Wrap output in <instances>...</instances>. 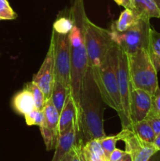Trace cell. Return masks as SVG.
Returning a JSON list of instances; mask_svg holds the SVG:
<instances>
[{
    "instance_id": "obj_20",
    "label": "cell",
    "mask_w": 160,
    "mask_h": 161,
    "mask_svg": "<svg viewBox=\"0 0 160 161\" xmlns=\"http://www.w3.org/2000/svg\"><path fill=\"white\" fill-rule=\"evenodd\" d=\"M149 55L156 70L160 71V32L151 28L147 48Z\"/></svg>"
},
{
    "instance_id": "obj_18",
    "label": "cell",
    "mask_w": 160,
    "mask_h": 161,
    "mask_svg": "<svg viewBox=\"0 0 160 161\" xmlns=\"http://www.w3.org/2000/svg\"><path fill=\"white\" fill-rule=\"evenodd\" d=\"M139 20L131 9H125L121 13L118 20L112 23L111 30L117 32H124L136 25Z\"/></svg>"
},
{
    "instance_id": "obj_36",
    "label": "cell",
    "mask_w": 160,
    "mask_h": 161,
    "mask_svg": "<svg viewBox=\"0 0 160 161\" xmlns=\"http://www.w3.org/2000/svg\"><path fill=\"white\" fill-rule=\"evenodd\" d=\"M154 1L157 3V5H158V7H159V9H160V0H154Z\"/></svg>"
},
{
    "instance_id": "obj_12",
    "label": "cell",
    "mask_w": 160,
    "mask_h": 161,
    "mask_svg": "<svg viewBox=\"0 0 160 161\" xmlns=\"http://www.w3.org/2000/svg\"><path fill=\"white\" fill-rule=\"evenodd\" d=\"M77 136L78 129L74 124L66 130L60 133L52 161H61L76 144Z\"/></svg>"
},
{
    "instance_id": "obj_11",
    "label": "cell",
    "mask_w": 160,
    "mask_h": 161,
    "mask_svg": "<svg viewBox=\"0 0 160 161\" xmlns=\"http://www.w3.org/2000/svg\"><path fill=\"white\" fill-rule=\"evenodd\" d=\"M152 95L144 90L132 87L130 98L131 123L145 119L152 109Z\"/></svg>"
},
{
    "instance_id": "obj_24",
    "label": "cell",
    "mask_w": 160,
    "mask_h": 161,
    "mask_svg": "<svg viewBox=\"0 0 160 161\" xmlns=\"http://www.w3.org/2000/svg\"><path fill=\"white\" fill-rule=\"evenodd\" d=\"M98 140L108 160L111 153L116 148V143L118 141H119L118 134L115 135H111V136H104Z\"/></svg>"
},
{
    "instance_id": "obj_23",
    "label": "cell",
    "mask_w": 160,
    "mask_h": 161,
    "mask_svg": "<svg viewBox=\"0 0 160 161\" xmlns=\"http://www.w3.org/2000/svg\"><path fill=\"white\" fill-rule=\"evenodd\" d=\"M73 28V21L71 17H60L54 21L53 30L56 33L63 35L69 34Z\"/></svg>"
},
{
    "instance_id": "obj_17",
    "label": "cell",
    "mask_w": 160,
    "mask_h": 161,
    "mask_svg": "<svg viewBox=\"0 0 160 161\" xmlns=\"http://www.w3.org/2000/svg\"><path fill=\"white\" fill-rule=\"evenodd\" d=\"M42 110H43L45 119H44V122L42 123L41 126H44V127H47L49 130L59 135L58 125H59L60 113L55 107V105H53L51 98L45 101Z\"/></svg>"
},
{
    "instance_id": "obj_27",
    "label": "cell",
    "mask_w": 160,
    "mask_h": 161,
    "mask_svg": "<svg viewBox=\"0 0 160 161\" xmlns=\"http://www.w3.org/2000/svg\"><path fill=\"white\" fill-rule=\"evenodd\" d=\"M151 113L160 118V88L158 86L152 95V105Z\"/></svg>"
},
{
    "instance_id": "obj_16",
    "label": "cell",
    "mask_w": 160,
    "mask_h": 161,
    "mask_svg": "<svg viewBox=\"0 0 160 161\" xmlns=\"http://www.w3.org/2000/svg\"><path fill=\"white\" fill-rule=\"evenodd\" d=\"M78 147L81 156L87 160L108 161L98 139L91 140L83 146H78Z\"/></svg>"
},
{
    "instance_id": "obj_3",
    "label": "cell",
    "mask_w": 160,
    "mask_h": 161,
    "mask_svg": "<svg viewBox=\"0 0 160 161\" xmlns=\"http://www.w3.org/2000/svg\"><path fill=\"white\" fill-rule=\"evenodd\" d=\"M118 53L119 47L113 44L98 70L93 74L104 102L117 112L122 119L119 84H118Z\"/></svg>"
},
{
    "instance_id": "obj_28",
    "label": "cell",
    "mask_w": 160,
    "mask_h": 161,
    "mask_svg": "<svg viewBox=\"0 0 160 161\" xmlns=\"http://www.w3.org/2000/svg\"><path fill=\"white\" fill-rule=\"evenodd\" d=\"M146 119L152 127L154 133L155 134V136L160 134V118L155 115L152 114V113H149L146 117Z\"/></svg>"
},
{
    "instance_id": "obj_4",
    "label": "cell",
    "mask_w": 160,
    "mask_h": 161,
    "mask_svg": "<svg viewBox=\"0 0 160 161\" xmlns=\"http://www.w3.org/2000/svg\"><path fill=\"white\" fill-rule=\"evenodd\" d=\"M127 55L132 86L144 90L153 95L158 87V71L151 59L147 50L141 49Z\"/></svg>"
},
{
    "instance_id": "obj_10",
    "label": "cell",
    "mask_w": 160,
    "mask_h": 161,
    "mask_svg": "<svg viewBox=\"0 0 160 161\" xmlns=\"http://www.w3.org/2000/svg\"><path fill=\"white\" fill-rule=\"evenodd\" d=\"M32 81L42 90L45 95V101L51 97L53 85L55 83L54 42L53 38L50 39V47L46 56L39 72L33 75Z\"/></svg>"
},
{
    "instance_id": "obj_34",
    "label": "cell",
    "mask_w": 160,
    "mask_h": 161,
    "mask_svg": "<svg viewBox=\"0 0 160 161\" xmlns=\"http://www.w3.org/2000/svg\"><path fill=\"white\" fill-rule=\"evenodd\" d=\"M72 155H73V150H72H72H71L70 152H69L68 153H67V155H66L62 160H61V161H72Z\"/></svg>"
},
{
    "instance_id": "obj_15",
    "label": "cell",
    "mask_w": 160,
    "mask_h": 161,
    "mask_svg": "<svg viewBox=\"0 0 160 161\" xmlns=\"http://www.w3.org/2000/svg\"><path fill=\"white\" fill-rule=\"evenodd\" d=\"M12 106L16 113L23 116L32 111L35 106L31 91L25 87L18 91L13 97Z\"/></svg>"
},
{
    "instance_id": "obj_9",
    "label": "cell",
    "mask_w": 160,
    "mask_h": 161,
    "mask_svg": "<svg viewBox=\"0 0 160 161\" xmlns=\"http://www.w3.org/2000/svg\"><path fill=\"white\" fill-rule=\"evenodd\" d=\"M118 136L119 141L125 143V151L131 157L133 161H147L158 150L154 143L141 139L128 127L122 128Z\"/></svg>"
},
{
    "instance_id": "obj_13",
    "label": "cell",
    "mask_w": 160,
    "mask_h": 161,
    "mask_svg": "<svg viewBox=\"0 0 160 161\" xmlns=\"http://www.w3.org/2000/svg\"><path fill=\"white\" fill-rule=\"evenodd\" d=\"M128 9L140 20L150 21L151 18H160V9L154 0H131Z\"/></svg>"
},
{
    "instance_id": "obj_39",
    "label": "cell",
    "mask_w": 160,
    "mask_h": 161,
    "mask_svg": "<svg viewBox=\"0 0 160 161\" xmlns=\"http://www.w3.org/2000/svg\"></svg>"
},
{
    "instance_id": "obj_38",
    "label": "cell",
    "mask_w": 160,
    "mask_h": 161,
    "mask_svg": "<svg viewBox=\"0 0 160 161\" xmlns=\"http://www.w3.org/2000/svg\"><path fill=\"white\" fill-rule=\"evenodd\" d=\"M0 55H1V53H0Z\"/></svg>"
},
{
    "instance_id": "obj_33",
    "label": "cell",
    "mask_w": 160,
    "mask_h": 161,
    "mask_svg": "<svg viewBox=\"0 0 160 161\" xmlns=\"http://www.w3.org/2000/svg\"><path fill=\"white\" fill-rule=\"evenodd\" d=\"M154 145L157 147L158 150H160V134L155 136V141H154Z\"/></svg>"
},
{
    "instance_id": "obj_35",
    "label": "cell",
    "mask_w": 160,
    "mask_h": 161,
    "mask_svg": "<svg viewBox=\"0 0 160 161\" xmlns=\"http://www.w3.org/2000/svg\"><path fill=\"white\" fill-rule=\"evenodd\" d=\"M119 161H133V160H132L131 157H130L128 153H126L122 159H120Z\"/></svg>"
},
{
    "instance_id": "obj_1",
    "label": "cell",
    "mask_w": 160,
    "mask_h": 161,
    "mask_svg": "<svg viewBox=\"0 0 160 161\" xmlns=\"http://www.w3.org/2000/svg\"><path fill=\"white\" fill-rule=\"evenodd\" d=\"M69 16L73 21V28L69 33L71 57L70 88L77 111L80 106V98L83 82L88 70L85 32L88 17L83 0H74L69 11Z\"/></svg>"
},
{
    "instance_id": "obj_37",
    "label": "cell",
    "mask_w": 160,
    "mask_h": 161,
    "mask_svg": "<svg viewBox=\"0 0 160 161\" xmlns=\"http://www.w3.org/2000/svg\"><path fill=\"white\" fill-rule=\"evenodd\" d=\"M79 153H80V152H79ZM80 157H81V159H82V160H83V161H89V160H86V159L83 158V157H82V156H81V154H80Z\"/></svg>"
},
{
    "instance_id": "obj_26",
    "label": "cell",
    "mask_w": 160,
    "mask_h": 161,
    "mask_svg": "<svg viewBox=\"0 0 160 161\" xmlns=\"http://www.w3.org/2000/svg\"><path fill=\"white\" fill-rule=\"evenodd\" d=\"M17 14L9 5L8 0H0V20H15Z\"/></svg>"
},
{
    "instance_id": "obj_22",
    "label": "cell",
    "mask_w": 160,
    "mask_h": 161,
    "mask_svg": "<svg viewBox=\"0 0 160 161\" xmlns=\"http://www.w3.org/2000/svg\"><path fill=\"white\" fill-rule=\"evenodd\" d=\"M24 87L27 88V89H28V91H31V93L32 94L33 97H34L35 108L42 110V108H43L44 105H45V98L43 92H42V90L39 88V86H38L37 84H35V83L31 80V82L27 83Z\"/></svg>"
},
{
    "instance_id": "obj_25",
    "label": "cell",
    "mask_w": 160,
    "mask_h": 161,
    "mask_svg": "<svg viewBox=\"0 0 160 161\" xmlns=\"http://www.w3.org/2000/svg\"><path fill=\"white\" fill-rule=\"evenodd\" d=\"M25 122L28 126H39L40 127L44 122L45 116L43 110L34 108L32 111L24 115Z\"/></svg>"
},
{
    "instance_id": "obj_21",
    "label": "cell",
    "mask_w": 160,
    "mask_h": 161,
    "mask_svg": "<svg viewBox=\"0 0 160 161\" xmlns=\"http://www.w3.org/2000/svg\"><path fill=\"white\" fill-rule=\"evenodd\" d=\"M70 93V87H67L61 82L55 81L50 98L52 99L53 105H55L59 113H61V110H62L63 107L64 105V103H65L67 95Z\"/></svg>"
},
{
    "instance_id": "obj_7",
    "label": "cell",
    "mask_w": 160,
    "mask_h": 161,
    "mask_svg": "<svg viewBox=\"0 0 160 161\" xmlns=\"http://www.w3.org/2000/svg\"><path fill=\"white\" fill-rule=\"evenodd\" d=\"M51 38H53L54 42L55 81L61 82L67 87H70L71 57L69 34H59L53 30Z\"/></svg>"
},
{
    "instance_id": "obj_29",
    "label": "cell",
    "mask_w": 160,
    "mask_h": 161,
    "mask_svg": "<svg viewBox=\"0 0 160 161\" xmlns=\"http://www.w3.org/2000/svg\"><path fill=\"white\" fill-rule=\"evenodd\" d=\"M127 153L125 151L121 150V149L115 148V150L110 155L108 161H119L120 159H122Z\"/></svg>"
},
{
    "instance_id": "obj_14",
    "label": "cell",
    "mask_w": 160,
    "mask_h": 161,
    "mask_svg": "<svg viewBox=\"0 0 160 161\" xmlns=\"http://www.w3.org/2000/svg\"><path fill=\"white\" fill-rule=\"evenodd\" d=\"M73 124L75 125V127L78 129V111H77L76 105H75L73 97L70 93L67 95L64 107L60 113L59 125H58L59 134L68 129Z\"/></svg>"
},
{
    "instance_id": "obj_6",
    "label": "cell",
    "mask_w": 160,
    "mask_h": 161,
    "mask_svg": "<svg viewBox=\"0 0 160 161\" xmlns=\"http://www.w3.org/2000/svg\"><path fill=\"white\" fill-rule=\"evenodd\" d=\"M150 29V21L139 20L136 25L124 32L112 30L110 31L113 42L127 54H130L141 49L147 50Z\"/></svg>"
},
{
    "instance_id": "obj_2",
    "label": "cell",
    "mask_w": 160,
    "mask_h": 161,
    "mask_svg": "<svg viewBox=\"0 0 160 161\" xmlns=\"http://www.w3.org/2000/svg\"><path fill=\"white\" fill-rule=\"evenodd\" d=\"M103 103L92 72L88 69L81 92L76 145L82 146L91 140L106 136L104 130Z\"/></svg>"
},
{
    "instance_id": "obj_31",
    "label": "cell",
    "mask_w": 160,
    "mask_h": 161,
    "mask_svg": "<svg viewBox=\"0 0 160 161\" xmlns=\"http://www.w3.org/2000/svg\"><path fill=\"white\" fill-rule=\"evenodd\" d=\"M116 3H117L119 6H123L125 9H128L129 6H130V1L131 0H114Z\"/></svg>"
},
{
    "instance_id": "obj_8",
    "label": "cell",
    "mask_w": 160,
    "mask_h": 161,
    "mask_svg": "<svg viewBox=\"0 0 160 161\" xmlns=\"http://www.w3.org/2000/svg\"><path fill=\"white\" fill-rule=\"evenodd\" d=\"M118 84L120 95L121 106L122 110V119H121L122 127H126L131 124L130 116V98L132 90V83L129 72L128 55L119 48L118 53Z\"/></svg>"
},
{
    "instance_id": "obj_5",
    "label": "cell",
    "mask_w": 160,
    "mask_h": 161,
    "mask_svg": "<svg viewBox=\"0 0 160 161\" xmlns=\"http://www.w3.org/2000/svg\"><path fill=\"white\" fill-rule=\"evenodd\" d=\"M88 69L97 72L103 63L107 53L114 44L110 30L104 29L87 19L85 32Z\"/></svg>"
},
{
    "instance_id": "obj_32",
    "label": "cell",
    "mask_w": 160,
    "mask_h": 161,
    "mask_svg": "<svg viewBox=\"0 0 160 161\" xmlns=\"http://www.w3.org/2000/svg\"><path fill=\"white\" fill-rule=\"evenodd\" d=\"M147 161H160V150H158L153 154Z\"/></svg>"
},
{
    "instance_id": "obj_30",
    "label": "cell",
    "mask_w": 160,
    "mask_h": 161,
    "mask_svg": "<svg viewBox=\"0 0 160 161\" xmlns=\"http://www.w3.org/2000/svg\"><path fill=\"white\" fill-rule=\"evenodd\" d=\"M72 150H73V155H72V161H83L81 159V157H80L79 147L76 144L73 146Z\"/></svg>"
},
{
    "instance_id": "obj_19",
    "label": "cell",
    "mask_w": 160,
    "mask_h": 161,
    "mask_svg": "<svg viewBox=\"0 0 160 161\" xmlns=\"http://www.w3.org/2000/svg\"><path fill=\"white\" fill-rule=\"evenodd\" d=\"M126 127L130 129L141 139L147 142L154 143L155 134L154 133L152 127L146 119L141 121H137V122L131 123Z\"/></svg>"
}]
</instances>
